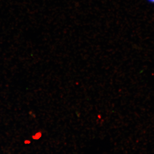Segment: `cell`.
<instances>
[{"label":"cell","instance_id":"1","mask_svg":"<svg viewBox=\"0 0 154 154\" xmlns=\"http://www.w3.org/2000/svg\"><path fill=\"white\" fill-rule=\"evenodd\" d=\"M147 1L149 3L152 4H154V0H147Z\"/></svg>","mask_w":154,"mask_h":154}]
</instances>
